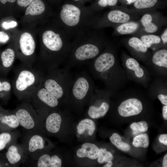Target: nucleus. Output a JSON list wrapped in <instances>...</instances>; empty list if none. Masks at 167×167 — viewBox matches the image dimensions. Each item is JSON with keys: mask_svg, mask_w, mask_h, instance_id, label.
Listing matches in <instances>:
<instances>
[{"mask_svg": "<svg viewBox=\"0 0 167 167\" xmlns=\"http://www.w3.org/2000/svg\"><path fill=\"white\" fill-rule=\"evenodd\" d=\"M11 88V85L8 81L0 78V96L9 97Z\"/></svg>", "mask_w": 167, "mask_h": 167, "instance_id": "32", "label": "nucleus"}, {"mask_svg": "<svg viewBox=\"0 0 167 167\" xmlns=\"http://www.w3.org/2000/svg\"><path fill=\"white\" fill-rule=\"evenodd\" d=\"M16 133L10 131L0 133V151L3 150L12 143H14Z\"/></svg>", "mask_w": 167, "mask_h": 167, "instance_id": "24", "label": "nucleus"}, {"mask_svg": "<svg viewBox=\"0 0 167 167\" xmlns=\"http://www.w3.org/2000/svg\"><path fill=\"white\" fill-rule=\"evenodd\" d=\"M101 29L91 28L71 40L65 67L71 69L81 66L100 54L106 43Z\"/></svg>", "mask_w": 167, "mask_h": 167, "instance_id": "1", "label": "nucleus"}, {"mask_svg": "<svg viewBox=\"0 0 167 167\" xmlns=\"http://www.w3.org/2000/svg\"><path fill=\"white\" fill-rule=\"evenodd\" d=\"M34 95L37 100L50 108H56L59 104V101L41 86Z\"/></svg>", "mask_w": 167, "mask_h": 167, "instance_id": "14", "label": "nucleus"}, {"mask_svg": "<svg viewBox=\"0 0 167 167\" xmlns=\"http://www.w3.org/2000/svg\"><path fill=\"white\" fill-rule=\"evenodd\" d=\"M3 108L1 106L0 103V111Z\"/></svg>", "mask_w": 167, "mask_h": 167, "instance_id": "50", "label": "nucleus"}, {"mask_svg": "<svg viewBox=\"0 0 167 167\" xmlns=\"http://www.w3.org/2000/svg\"><path fill=\"white\" fill-rule=\"evenodd\" d=\"M158 98L163 105H167V96L163 94H160L158 96Z\"/></svg>", "mask_w": 167, "mask_h": 167, "instance_id": "40", "label": "nucleus"}, {"mask_svg": "<svg viewBox=\"0 0 167 167\" xmlns=\"http://www.w3.org/2000/svg\"><path fill=\"white\" fill-rule=\"evenodd\" d=\"M140 39L148 48H150L153 45L160 44L161 41L159 36L152 34L143 35L141 36Z\"/></svg>", "mask_w": 167, "mask_h": 167, "instance_id": "29", "label": "nucleus"}, {"mask_svg": "<svg viewBox=\"0 0 167 167\" xmlns=\"http://www.w3.org/2000/svg\"><path fill=\"white\" fill-rule=\"evenodd\" d=\"M19 43L21 51L24 55L29 56L33 54L36 45L31 34L28 32L23 33L20 36Z\"/></svg>", "mask_w": 167, "mask_h": 167, "instance_id": "15", "label": "nucleus"}, {"mask_svg": "<svg viewBox=\"0 0 167 167\" xmlns=\"http://www.w3.org/2000/svg\"><path fill=\"white\" fill-rule=\"evenodd\" d=\"M106 149L101 148L100 149V152L97 157L98 162L100 164H102L105 162V157Z\"/></svg>", "mask_w": 167, "mask_h": 167, "instance_id": "36", "label": "nucleus"}, {"mask_svg": "<svg viewBox=\"0 0 167 167\" xmlns=\"http://www.w3.org/2000/svg\"><path fill=\"white\" fill-rule=\"evenodd\" d=\"M162 166L163 167H167V154H166L164 156Z\"/></svg>", "mask_w": 167, "mask_h": 167, "instance_id": "46", "label": "nucleus"}, {"mask_svg": "<svg viewBox=\"0 0 167 167\" xmlns=\"http://www.w3.org/2000/svg\"><path fill=\"white\" fill-rule=\"evenodd\" d=\"M45 9V5L42 0H33L27 8L25 15L30 14L32 15H40L43 13Z\"/></svg>", "mask_w": 167, "mask_h": 167, "instance_id": "22", "label": "nucleus"}, {"mask_svg": "<svg viewBox=\"0 0 167 167\" xmlns=\"http://www.w3.org/2000/svg\"><path fill=\"white\" fill-rule=\"evenodd\" d=\"M62 165V160L58 156L54 155L51 156L50 167H61Z\"/></svg>", "mask_w": 167, "mask_h": 167, "instance_id": "34", "label": "nucleus"}, {"mask_svg": "<svg viewBox=\"0 0 167 167\" xmlns=\"http://www.w3.org/2000/svg\"><path fill=\"white\" fill-rule=\"evenodd\" d=\"M14 113L20 125L27 131L40 133L42 126L41 118L32 105L24 103L18 107Z\"/></svg>", "mask_w": 167, "mask_h": 167, "instance_id": "8", "label": "nucleus"}, {"mask_svg": "<svg viewBox=\"0 0 167 167\" xmlns=\"http://www.w3.org/2000/svg\"><path fill=\"white\" fill-rule=\"evenodd\" d=\"M58 16L60 27L71 40L78 35L94 28L100 16L93 9L68 3L62 6Z\"/></svg>", "mask_w": 167, "mask_h": 167, "instance_id": "2", "label": "nucleus"}, {"mask_svg": "<svg viewBox=\"0 0 167 167\" xmlns=\"http://www.w3.org/2000/svg\"><path fill=\"white\" fill-rule=\"evenodd\" d=\"M126 65L129 69L134 71L135 75L137 78H141L143 76L144 71L135 59L132 58H127L126 62Z\"/></svg>", "mask_w": 167, "mask_h": 167, "instance_id": "27", "label": "nucleus"}, {"mask_svg": "<svg viewBox=\"0 0 167 167\" xmlns=\"http://www.w3.org/2000/svg\"><path fill=\"white\" fill-rule=\"evenodd\" d=\"M162 115L165 120L167 119V106H164L162 109Z\"/></svg>", "mask_w": 167, "mask_h": 167, "instance_id": "45", "label": "nucleus"}, {"mask_svg": "<svg viewBox=\"0 0 167 167\" xmlns=\"http://www.w3.org/2000/svg\"><path fill=\"white\" fill-rule=\"evenodd\" d=\"M109 108V105L106 101H103L99 105H97L93 103L89 106L88 113L91 118L96 119L105 116Z\"/></svg>", "mask_w": 167, "mask_h": 167, "instance_id": "20", "label": "nucleus"}, {"mask_svg": "<svg viewBox=\"0 0 167 167\" xmlns=\"http://www.w3.org/2000/svg\"><path fill=\"white\" fill-rule=\"evenodd\" d=\"M9 165L3 157L0 156V167H8Z\"/></svg>", "mask_w": 167, "mask_h": 167, "instance_id": "44", "label": "nucleus"}, {"mask_svg": "<svg viewBox=\"0 0 167 167\" xmlns=\"http://www.w3.org/2000/svg\"><path fill=\"white\" fill-rule=\"evenodd\" d=\"M118 0H99L98 4L100 6L105 7L109 6H115L117 3Z\"/></svg>", "mask_w": 167, "mask_h": 167, "instance_id": "35", "label": "nucleus"}, {"mask_svg": "<svg viewBox=\"0 0 167 167\" xmlns=\"http://www.w3.org/2000/svg\"><path fill=\"white\" fill-rule=\"evenodd\" d=\"M107 164L103 166L104 167H111L113 165V163L111 161H110L107 162Z\"/></svg>", "mask_w": 167, "mask_h": 167, "instance_id": "48", "label": "nucleus"}, {"mask_svg": "<svg viewBox=\"0 0 167 167\" xmlns=\"http://www.w3.org/2000/svg\"><path fill=\"white\" fill-rule=\"evenodd\" d=\"M127 2V3L128 4H130L132 3H134L137 0H126Z\"/></svg>", "mask_w": 167, "mask_h": 167, "instance_id": "49", "label": "nucleus"}, {"mask_svg": "<svg viewBox=\"0 0 167 167\" xmlns=\"http://www.w3.org/2000/svg\"><path fill=\"white\" fill-rule=\"evenodd\" d=\"M120 135L117 133H113L110 137L111 143L119 149L124 151H128L131 149L130 146L127 143L123 142Z\"/></svg>", "mask_w": 167, "mask_h": 167, "instance_id": "28", "label": "nucleus"}, {"mask_svg": "<svg viewBox=\"0 0 167 167\" xmlns=\"http://www.w3.org/2000/svg\"><path fill=\"white\" fill-rule=\"evenodd\" d=\"M3 157L9 166H13L23 161L27 156L22 145H17L15 143L8 146Z\"/></svg>", "mask_w": 167, "mask_h": 167, "instance_id": "12", "label": "nucleus"}, {"mask_svg": "<svg viewBox=\"0 0 167 167\" xmlns=\"http://www.w3.org/2000/svg\"><path fill=\"white\" fill-rule=\"evenodd\" d=\"M128 44L129 47L137 53L143 54L148 51L147 46L139 38L137 37L133 36L130 38Z\"/></svg>", "mask_w": 167, "mask_h": 167, "instance_id": "25", "label": "nucleus"}, {"mask_svg": "<svg viewBox=\"0 0 167 167\" xmlns=\"http://www.w3.org/2000/svg\"><path fill=\"white\" fill-rule=\"evenodd\" d=\"M76 128L78 134H83L85 131L87 130L88 135L92 136L96 129V126L94 122L92 120L86 118L81 121L77 126Z\"/></svg>", "mask_w": 167, "mask_h": 167, "instance_id": "23", "label": "nucleus"}, {"mask_svg": "<svg viewBox=\"0 0 167 167\" xmlns=\"http://www.w3.org/2000/svg\"><path fill=\"white\" fill-rule=\"evenodd\" d=\"M161 39L164 43L166 44L167 42V29H166L161 36Z\"/></svg>", "mask_w": 167, "mask_h": 167, "instance_id": "43", "label": "nucleus"}, {"mask_svg": "<svg viewBox=\"0 0 167 167\" xmlns=\"http://www.w3.org/2000/svg\"><path fill=\"white\" fill-rule=\"evenodd\" d=\"M140 27L139 23L129 21L119 24L115 28V31L121 35H127L136 32Z\"/></svg>", "mask_w": 167, "mask_h": 167, "instance_id": "21", "label": "nucleus"}, {"mask_svg": "<svg viewBox=\"0 0 167 167\" xmlns=\"http://www.w3.org/2000/svg\"><path fill=\"white\" fill-rule=\"evenodd\" d=\"M61 123V117L59 113L56 112L51 113L46 119L45 128L50 133H57L60 130Z\"/></svg>", "mask_w": 167, "mask_h": 167, "instance_id": "18", "label": "nucleus"}, {"mask_svg": "<svg viewBox=\"0 0 167 167\" xmlns=\"http://www.w3.org/2000/svg\"><path fill=\"white\" fill-rule=\"evenodd\" d=\"M132 144L136 148L148 147L149 145L148 135L146 134H142L136 136L133 139Z\"/></svg>", "mask_w": 167, "mask_h": 167, "instance_id": "30", "label": "nucleus"}, {"mask_svg": "<svg viewBox=\"0 0 167 167\" xmlns=\"http://www.w3.org/2000/svg\"><path fill=\"white\" fill-rule=\"evenodd\" d=\"M20 125L15 113L3 108L0 111V133L8 131Z\"/></svg>", "mask_w": 167, "mask_h": 167, "instance_id": "13", "label": "nucleus"}, {"mask_svg": "<svg viewBox=\"0 0 167 167\" xmlns=\"http://www.w3.org/2000/svg\"><path fill=\"white\" fill-rule=\"evenodd\" d=\"M159 141L164 144L167 145V134H163L161 135L159 138Z\"/></svg>", "mask_w": 167, "mask_h": 167, "instance_id": "41", "label": "nucleus"}, {"mask_svg": "<svg viewBox=\"0 0 167 167\" xmlns=\"http://www.w3.org/2000/svg\"><path fill=\"white\" fill-rule=\"evenodd\" d=\"M7 34L3 31H0V43H5L9 40Z\"/></svg>", "mask_w": 167, "mask_h": 167, "instance_id": "38", "label": "nucleus"}, {"mask_svg": "<svg viewBox=\"0 0 167 167\" xmlns=\"http://www.w3.org/2000/svg\"><path fill=\"white\" fill-rule=\"evenodd\" d=\"M131 16L128 13L122 11L112 10L102 16H100L95 28H102L107 26H114L130 21Z\"/></svg>", "mask_w": 167, "mask_h": 167, "instance_id": "10", "label": "nucleus"}, {"mask_svg": "<svg viewBox=\"0 0 167 167\" xmlns=\"http://www.w3.org/2000/svg\"><path fill=\"white\" fill-rule=\"evenodd\" d=\"M17 25V23L16 22L12 21L9 23L4 22L2 24V26L4 29H8L13 28L16 26Z\"/></svg>", "mask_w": 167, "mask_h": 167, "instance_id": "37", "label": "nucleus"}, {"mask_svg": "<svg viewBox=\"0 0 167 167\" xmlns=\"http://www.w3.org/2000/svg\"><path fill=\"white\" fill-rule=\"evenodd\" d=\"M100 149L95 144L86 143L82 144L81 148L77 151V155L79 158L87 157L89 159L95 160L98 156Z\"/></svg>", "mask_w": 167, "mask_h": 167, "instance_id": "16", "label": "nucleus"}, {"mask_svg": "<svg viewBox=\"0 0 167 167\" xmlns=\"http://www.w3.org/2000/svg\"><path fill=\"white\" fill-rule=\"evenodd\" d=\"M42 39L46 52L44 66L48 71L58 68L67 57L71 39L60 27L58 30H45Z\"/></svg>", "mask_w": 167, "mask_h": 167, "instance_id": "3", "label": "nucleus"}, {"mask_svg": "<svg viewBox=\"0 0 167 167\" xmlns=\"http://www.w3.org/2000/svg\"><path fill=\"white\" fill-rule=\"evenodd\" d=\"M104 48L96 57L86 64L91 74L96 79L103 80L109 91L114 85L116 58L109 45L106 43Z\"/></svg>", "mask_w": 167, "mask_h": 167, "instance_id": "4", "label": "nucleus"}, {"mask_svg": "<svg viewBox=\"0 0 167 167\" xmlns=\"http://www.w3.org/2000/svg\"><path fill=\"white\" fill-rule=\"evenodd\" d=\"M152 63L160 67L167 68V50L160 49L153 54L152 58Z\"/></svg>", "mask_w": 167, "mask_h": 167, "instance_id": "26", "label": "nucleus"}, {"mask_svg": "<svg viewBox=\"0 0 167 167\" xmlns=\"http://www.w3.org/2000/svg\"><path fill=\"white\" fill-rule=\"evenodd\" d=\"M155 17L151 14H144L140 19V22L144 31L148 33H153L156 32L159 27Z\"/></svg>", "mask_w": 167, "mask_h": 167, "instance_id": "19", "label": "nucleus"}, {"mask_svg": "<svg viewBox=\"0 0 167 167\" xmlns=\"http://www.w3.org/2000/svg\"><path fill=\"white\" fill-rule=\"evenodd\" d=\"M15 58L14 51L11 48L6 49L2 53L0 63V74L6 73L12 66Z\"/></svg>", "mask_w": 167, "mask_h": 167, "instance_id": "17", "label": "nucleus"}, {"mask_svg": "<svg viewBox=\"0 0 167 167\" xmlns=\"http://www.w3.org/2000/svg\"><path fill=\"white\" fill-rule=\"evenodd\" d=\"M41 86L46 89L59 101L69 97L74 77L70 69L64 66L48 71Z\"/></svg>", "mask_w": 167, "mask_h": 167, "instance_id": "5", "label": "nucleus"}, {"mask_svg": "<svg viewBox=\"0 0 167 167\" xmlns=\"http://www.w3.org/2000/svg\"><path fill=\"white\" fill-rule=\"evenodd\" d=\"M45 144L44 138L40 133L27 131L22 146L27 156L34 160L41 154Z\"/></svg>", "mask_w": 167, "mask_h": 167, "instance_id": "9", "label": "nucleus"}, {"mask_svg": "<svg viewBox=\"0 0 167 167\" xmlns=\"http://www.w3.org/2000/svg\"><path fill=\"white\" fill-rule=\"evenodd\" d=\"M130 128L133 131L143 132L146 131L148 129L147 123L145 121H141L137 123L134 122L130 125Z\"/></svg>", "mask_w": 167, "mask_h": 167, "instance_id": "33", "label": "nucleus"}, {"mask_svg": "<svg viewBox=\"0 0 167 167\" xmlns=\"http://www.w3.org/2000/svg\"><path fill=\"white\" fill-rule=\"evenodd\" d=\"M16 0H0V2L3 4H5L7 2L11 3L14 2Z\"/></svg>", "mask_w": 167, "mask_h": 167, "instance_id": "47", "label": "nucleus"}, {"mask_svg": "<svg viewBox=\"0 0 167 167\" xmlns=\"http://www.w3.org/2000/svg\"><path fill=\"white\" fill-rule=\"evenodd\" d=\"M157 2L158 0H137L134 6L137 9H149L154 7Z\"/></svg>", "mask_w": 167, "mask_h": 167, "instance_id": "31", "label": "nucleus"}, {"mask_svg": "<svg viewBox=\"0 0 167 167\" xmlns=\"http://www.w3.org/2000/svg\"><path fill=\"white\" fill-rule=\"evenodd\" d=\"M33 0H17L18 4L20 6L26 7L28 6Z\"/></svg>", "mask_w": 167, "mask_h": 167, "instance_id": "39", "label": "nucleus"}, {"mask_svg": "<svg viewBox=\"0 0 167 167\" xmlns=\"http://www.w3.org/2000/svg\"><path fill=\"white\" fill-rule=\"evenodd\" d=\"M75 1H79V0H74Z\"/></svg>", "mask_w": 167, "mask_h": 167, "instance_id": "51", "label": "nucleus"}, {"mask_svg": "<svg viewBox=\"0 0 167 167\" xmlns=\"http://www.w3.org/2000/svg\"><path fill=\"white\" fill-rule=\"evenodd\" d=\"M143 109V105L140 100L131 98L122 102L118 107V111L121 116L128 117L139 114Z\"/></svg>", "mask_w": 167, "mask_h": 167, "instance_id": "11", "label": "nucleus"}, {"mask_svg": "<svg viewBox=\"0 0 167 167\" xmlns=\"http://www.w3.org/2000/svg\"><path fill=\"white\" fill-rule=\"evenodd\" d=\"M44 77L28 66L21 69L13 84L15 94L21 99L33 96L41 86Z\"/></svg>", "mask_w": 167, "mask_h": 167, "instance_id": "6", "label": "nucleus"}, {"mask_svg": "<svg viewBox=\"0 0 167 167\" xmlns=\"http://www.w3.org/2000/svg\"><path fill=\"white\" fill-rule=\"evenodd\" d=\"M113 156L110 152L107 151H106L105 162H108L109 161H111L113 159Z\"/></svg>", "mask_w": 167, "mask_h": 167, "instance_id": "42", "label": "nucleus"}, {"mask_svg": "<svg viewBox=\"0 0 167 167\" xmlns=\"http://www.w3.org/2000/svg\"><path fill=\"white\" fill-rule=\"evenodd\" d=\"M94 84L91 76L86 71L77 74L74 78L69 97L78 102L91 98L94 92Z\"/></svg>", "mask_w": 167, "mask_h": 167, "instance_id": "7", "label": "nucleus"}]
</instances>
